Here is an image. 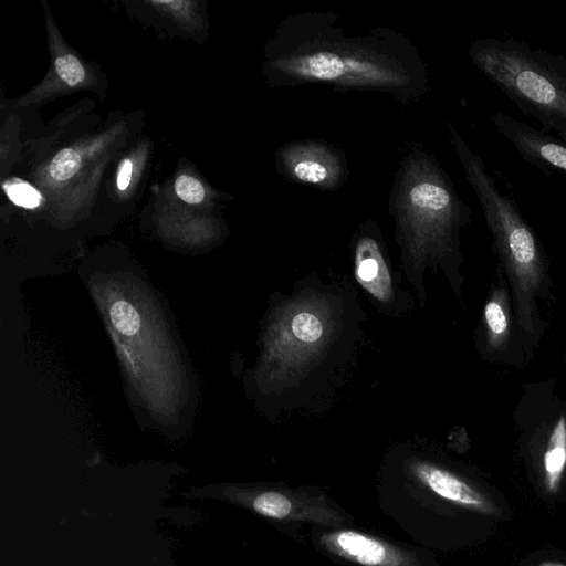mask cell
Here are the masks:
<instances>
[{
  "label": "cell",
  "instance_id": "obj_1",
  "mask_svg": "<svg viewBox=\"0 0 566 566\" xmlns=\"http://www.w3.org/2000/svg\"><path fill=\"white\" fill-rule=\"evenodd\" d=\"M263 73L274 87L374 91L405 106L428 88L427 66L408 38L387 27L348 28L327 12L282 20L266 42Z\"/></svg>",
  "mask_w": 566,
  "mask_h": 566
},
{
  "label": "cell",
  "instance_id": "obj_18",
  "mask_svg": "<svg viewBox=\"0 0 566 566\" xmlns=\"http://www.w3.org/2000/svg\"><path fill=\"white\" fill-rule=\"evenodd\" d=\"M537 566H566V565L560 564V563H555V562H542Z\"/></svg>",
  "mask_w": 566,
  "mask_h": 566
},
{
  "label": "cell",
  "instance_id": "obj_14",
  "mask_svg": "<svg viewBox=\"0 0 566 566\" xmlns=\"http://www.w3.org/2000/svg\"><path fill=\"white\" fill-rule=\"evenodd\" d=\"M3 189L12 202L24 208H34L41 201L40 192L24 181L4 182Z\"/></svg>",
  "mask_w": 566,
  "mask_h": 566
},
{
  "label": "cell",
  "instance_id": "obj_2",
  "mask_svg": "<svg viewBox=\"0 0 566 566\" xmlns=\"http://www.w3.org/2000/svg\"><path fill=\"white\" fill-rule=\"evenodd\" d=\"M389 210L409 266L444 264L460 255V231L472 212L432 155L413 148L401 160Z\"/></svg>",
  "mask_w": 566,
  "mask_h": 566
},
{
  "label": "cell",
  "instance_id": "obj_15",
  "mask_svg": "<svg viewBox=\"0 0 566 566\" xmlns=\"http://www.w3.org/2000/svg\"><path fill=\"white\" fill-rule=\"evenodd\" d=\"M55 69L60 78L69 86H77L85 81V70L72 54L59 56L55 61Z\"/></svg>",
  "mask_w": 566,
  "mask_h": 566
},
{
  "label": "cell",
  "instance_id": "obj_11",
  "mask_svg": "<svg viewBox=\"0 0 566 566\" xmlns=\"http://www.w3.org/2000/svg\"><path fill=\"white\" fill-rule=\"evenodd\" d=\"M486 340L495 349L505 346L510 337V314L505 289H495L483 310Z\"/></svg>",
  "mask_w": 566,
  "mask_h": 566
},
{
  "label": "cell",
  "instance_id": "obj_13",
  "mask_svg": "<svg viewBox=\"0 0 566 566\" xmlns=\"http://www.w3.org/2000/svg\"><path fill=\"white\" fill-rule=\"evenodd\" d=\"M80 156L73 149L60 151L51 161L50 176L56 181H65L72 178L80 167Z\"/></svg>",
  "mask_w": 566,
  "mask_h": 566
},
{
  "label": "cell",
  "instance_id": "obj_9",
  "mask_svg": "<svg viewBox=\"0 0 566 566\" xmlns=\"http://www.w3.org/2000/svg\"><path fill=\"white\" fill-rule=\"evenodd\" d=\"M411 469L416 479L440 497L483 514H499L494 503L451 471L427 461H415Z\"/></svg>",
  "mask_w": 566,
  "mask_h": 566
},
{
  "label": "cell",
  "instance_id": "obj_7",
  "mask_svg": "<svg viewBox=\"0 0 566 566\" xmlns=\"http://www.w3.org/2000/svg\"><path fill=\"white\" fill-rule=\"evenodd\" d=\"M489 119L495 130L514 146L524 161L546 175L553 170L566 175V140L506 114L493 113L489 115Z\"/></svg>",
  "mask_w": 566,
  "mask_h": 566
},
{
  "label": "cell",
  "instance_id": "obj_16",
  "mask_svg": "<svg viewBox=\"0 0 566 566\" xmlns=\"http://www.w3.org/2000/svg\"><path fill=\"white\" fill-rule=\"evenodd\" d=\"M175 192L182 201L190 205L200 203L206 195L202 184L189 175H180L176 179Z\"/></svg>",
  "mask_w": 566,
  "mask_h": 566
},
{
  "label": "cell",
  "instance_id": "obj_6",
  "mask_svg": "<svg viewBox=\"0 0 566 566\" xmlns=\"http://www.w3.org/2000/svg\"><path fill=\"white\" fill-rule=\"evenodd\" d=\"M275 164L284 178L324 190L339 188L348 172L344 155L322 140L285 144L277 150Z\"/></svg>",
  "mask_w": 566,
  "mask_h": 566
},
{
  "label": "cell",
  "instance_id": "obj_5",
  "mask_svg": "<svg viewBox=\"0 0 566 566\" xmlns=\"http://www.w3.org/2000/svg\"><path fill=\"white\" fill-rule=\"evenodd\" d=\"M353 252L355 277L375 305L385 313L403 312L408 295L395 279L375 221L368 220L359 226L353 239Z\"/></svg>",
  "mask_w": 566,
  "mask_h": 566
},
{
  "label": "cell",
  "instance_id": "obj_3",
  "mask_svg": "<svg viewBox=\"0 0 566 566\" xmlns=\"http://www.w3.org/2000/svg\"><path fill=\"white\" fill-rule=\"evenodd\" d=\"M449 133L492 233L493 249L512 283L518 323L526 333L533 334L534 300L546 281L542 243L521 214L515 199L500 190L482 158L454 127L451 126Z\"/></svg>",
  "mask_w": 566,
  "mask_h": 566
},
{
  "label": "cell",
  "instance_id": "obj_8",
  "mask_svg": "<svg viewBox=\"0 0 566 566\" xmlns=\"http://www.w3.org/2000/svg\"><path fill=\"white\" fill-rule=\"evenodd\" d=\"M324 545L333 553L365 566H411L402 551L355 531L326 534Z\"/></svg>",
  "mask_w": 566,
  "mask_h": 566
},
{
  "label": "cell",
  "instance_id": "obj_4",
  "mask_svg": "<svg viewBox=\"0 0 566 566\" xmlns=\"http://www.w3.org/2000/svg\"><path fill=\"white\" fill-rule=\"evenodd\" d=\"M472 64L546 134L566 140V59L513 38H479Z\"/></svg>",
  "mask_w": 566,
  "mask_h": 566
},
{
  "label": "cell",
  "instance_id": "obj_17",
  "mask_svg": "<svg viewBox=\"0 0 566 566\" xmlns=\"http://www.w3.org/2000/svg\"><path fill=\"white\" fill-rule=\"evenodd\" d=\"M133 161L129 158L122 160L117 171L116 186L120 191L128 188L132 180Z\"/></svg>",
  "mask_w": 566,
  "mask_h": 566
},
{
  "label": "cell",
  "instance_id": "obj_10",
  "mask_svg": "<svg viewBox=\"0 0 566 566\" xmlns=\"http://www.w3.org/2000/svg\"><path fill=\"white\" fill-rule=\"evenodd\" d=\"M544 484L546 491H558L566 469V418L559 417L552 427L543 455Z\"/></svg>",
  "mask_w": 566,
  "mask_h": 566
},
{
  "label": "cell",
  "instance_id": "obj_12",
  "mask_svg": "<svg viewBox=\"0 0 566 566\" xmlns=\"http://www.w3.org/2000/svg\"><path fill=\"white\" fill-rule=\"evenodd\" d=\"M252 506L259 514L279 520L287 517L293 510V503L287 496L273 491L255 496Z\"/></svg>",
  "mask_w": 566,
  "mask_h": 566
}]
</instances>
